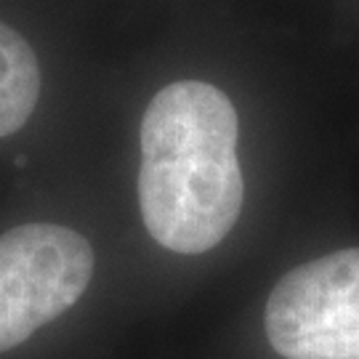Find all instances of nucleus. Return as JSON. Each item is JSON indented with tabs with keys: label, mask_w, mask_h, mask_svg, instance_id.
<instances>
[{
	"label": "nucleus",
	"mask_w": 359,
	"mask_h": 359,
	"mask_svg": "<svg viewBox=\"0 0 359 359\" xmlns=\"http://www.w3.org/2000/svg\"><path fill=\"white\" fill-rule=\"evenodd\" d=\"M264 327L285 359H359V248L287 271L266 301Z\"/></svg>",
	"instance_id": "obj_3"
},
{
	"label": "nucleus",
	"mask_w": 359,
	"mask_h": 359,
	"mask_svg": "<svg viewBox=\"0 0 359 359\" xmlns=\"http://www.w3.org/2000/svg\"><path fill=\"white\" fill-rule=\"evenodd\" d=\"M40 96V65L16 29L0 22V139L25 126Z\"/></svg>",
	"instance_id": "obj_4"
},
{
	"label": "nucleus",
	"mask_w": 359,
	"mask_h": 359,
	"mask_svg": "<svg viewBox=\"0 0 359 359\" xmlns=\"http://www.w3.org/2000/svg\"><path fill=\"white\" fill-rule=\"evenodd\" d=\"M234 104L203 80L160 90L142 120L139 205L154 243L194 256L216 248L240 218L243 170Z\"/></svg>",
	"instance_id": "obj_1"
},
{
	"label": "nucleus",
	"mask_w": 359,
	"mask_h": 359,
	"mask_svg": "<svg viewBox=\"0 0 359 359\" xmlns=\"http://www.w3.org/2000/svg\"><path fill=\"white\" fill-rule=\"evenodd\" d=\"M90 274L93 250L75 229L27 224L0 234V351L65 314Z\"/></svg>",
	"instance_id": "obj_2"
}]
</instances>
